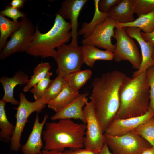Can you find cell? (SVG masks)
Returning a JSON list of instances; mask_svg holds the SVG:
<instances>
[{
	"label": "cell",
	"instance_id": "obj_4",
	"mask_svg": "<svg viewBox=\"0 0 154 154\" xmlns=\"http://www.w3.org/2000/svg\"><path fill=\"white\" fill-rule=\"evenodd\" d=\"M71 30L70 23L56 13L54 24L47 32L41 33L38 24L35 27L33 39L25 52L35 57L54 58L56 52L55 48L70 41L72 38Z\"/></svg>",
	"mask_w": 154,
	"mask_h": 154
},
{
	"label": "cell",
	"instance_id": "obj_37",
	"mask_svg": "<svg viewBox=\"0 0 154 154\" xmlns=\"http://www.w3.org/2000/svg\"><path fill=\"white\" fill-rule=\"evenodd\" d=\"M109 149L108 145L105 142L99 151L98 154H112L110 152Z\"/></svg>",
	"mask_w": 154,
	"mask_h": 154
},
{
	"label": "cell",
	"instance_id": "obj_33",
	"mask_svg": "<svg viewBox=\"0 0 154 154\" xmlns=\"http://www.w3.org/2000/svg\"><path fill=\"white\" fill-rule=\"evenodd\" d=\"M122 0H101L98 3L99 10L102 12L107 13L112 7L119 3Z\"/></svg>",
	"mask_w": 154,
	"mask_h": 154
},
{
	"label": "cell",
	"instance_id": "obj_35",
	"mask_svg": "<svg viewBox=\"0 0 154 154\" xmlns=\"http://www.w3.org/2000/svg\"><path fill=\"white\" fill-rule=\"evenodd\" d=\"M26 1L25 0H12L10 3L11 6L18 9L22 8Z\"/></svg>",
	"mask_w": 154,
	"mask_h": 154
},
{
	"label": "cell",
	"instance_id": "obj_15",
	"mask_svg": "<svg viewBox=\"0 0 154 154\" xmlns=\"http://www.w3.org/2000/svg\"><path fill=\"white\" fill-rule=\"evenodd\" d=\"M48 117V115L45 114L42 121L40 122L38 114H37L31 131L26 142L21 147L23 154H42L43 129Z\"/></svg>",
	"mask_w": 154,
	"mask_h": 154
},
{
	"label": "cell",
	"instance_id": "obj_24",
	"mask_svg": "<svg viewBox=\"0 0 154 154\" xmlns=\"http://www.w3.org/2000/svg\"><path fill=\"white\" fill-rule=\"evenodd\" d=\"M20 22H15L0 14V52L5 46L8 38L19 27Z\"/></svg>",
	"mask_w": 154,
	"mask_h": 154
},
{
	"label": "cell",
	"instance_id": "obj_19",
	"mask_svg": "<svg viewBox=\"0 0 154 154\" xmlns=\"http://www.w3.org/2000/svg\"><path fill=\"white\" fill-rule=\"evenodd\" d=\"M80 94L78 90L67 83L58 95L48 104V106L58 112L72 102Z\"/></svg>",
	"mask_w": 154,
	"mask_h": 154
},
{
	"label": "cell",
	"instance_id": "obj_16",
	"mask_svg": "<svg viewBox=\"0 0 154 154\" xmlns=\"http://www.w3.org/2000/svg\"><path fill=\"white\" fill-rule=\"evenodd\" d=\"M29 80L28 75L22 71L15 73L12 77L3 76L0 79V82L3 87L4 94L2 99L3 101L13 105L18 106L19 101L13 96L14 88L17 86H25Z\"/></svg>",
	"mask_w": 154,
	"mask_h": 154
},
{
	"label": "cell",
	"instance_id": "obj_1",
	"mask_svg": "<svg viewBox=\"0 0 154 154\" xmlns=\"http://www.w3.org/2000/svg\"><path fill=\"white\" fill-rule=\"evenodd\" d=\"M127 77L124 73L115 70L104 73L92 81L91 101L104 133L119 110V90Z\"/></svg>",
	"mask_w": 154,
	"mask_h": 154
},
{
	"label": "cell",
	"instance_id": "obj_27",
	"mask_svg": "<svg viewBox=\"0 0 154 154\" xmlns=\"http://www.w3.org/2000/svg\"><path fill=\"white\" fill-rule=\"evenodd\" d=\"M92 74V71L89 69L74 72L67 77V82L72 88L78 90L90 78Z\"/></svg>",
	"mask_w": 154,
	"mask_h": 154
},
{
	"label": "cell",
	"instance_id": "obj_29",
	"mask_svg": "<svg viewBox=\"0 0 154 154\" xmlns=\"http://www.w3.org/2000/svg\"><path fill=\"white\" fill-rule=\"evenodd\" d=\"M134 13L138 17L154 11V0H131Z\"/></svg>",
	"mask_w": 154,
	"mask_h": 154
},
{
	"label": "cell",
	"instance_id": "obj_38",
	"mask_svg": "<svg viewBox=\"0 0 154 154\" xmlns=\"http://www.w3.org/2000/svg\"><path fill=\"white\" fill-rule=\"evenodd\" d=\"M62 152L53 150H43L42 151V154H62Z\"/></svg>",
	"mask_w": 154,
	"mask_h": 154
},
{
	"label": "cell",
	"instance_id": "obj_12",
	"mask_svg": "<svg viewBox=\"0 0 154 154\" xmlns=\"http://www.w3.org/2000/svg\"><path fill=\"white\" fill-rule=\"evenodd\" d=\"M88 1L87 0H65L61 3L58 13L65 19L70 21L72 40L70 44L71 45H78V19L82 8Z\"/></svg>",
	"mask_w": 154,
	"mask_h": 154
},
{
	"label": "cell",
	"instance_id": "obj_28",
	"mask_svg": "<svg viewBox=\"0 0 154 154\" xmlns=\"http://www.w3.org/2000/svg\"><path fill=\"white\" fill-rule=\"evenodd\" d=\"M132 131L143 137L154 147V116Z\"/></svg>",
	"mask_w": 154,
	"mask_h": 154
},
{
	"label": "cell",
	"instance_id": "obj_2",
	"mask_svg": "<svg viewBox=\"0 0 154 154\" xmlns=\"http://www.w3.org/2000/svg\"><path fill=\"white\" fill-rule=\"evenodd\" d=\"M149 94L146 71L134 77L127 76L120 88V106L114 119L145 114L149 109Z\"/></svg>",
	"mask_w": 154,
	"mask_h": 154
},
{
	"label": "cell",
	"instance_id": "obj_8",
	"mask_svg": "<svg viewBox=\"0 0 154 154\" xmlns=\"http://www.w3.org/2000/svg\"><path fill=\"white\" fill-rule=\"evenodd\" d=\"M116 28L114 38L116 42L113 52L114 60L116 62L127 60L133 68L138 70L142 58L136 44L128 35L124 28Z\"/></svg>",
	"mask_w": 154,
	"mask_h": 154
},
{
	"label": "cell",
	"instance_id": "obj_9",
	"mask_svg": "<svg viewBox=\"0 0 154 154\" xmlns=\"http://www.w3.org/2000/svg\"><path fill=\"white\" fill-rule=\"evenodd\" d=\"M54 58L58 65L56 73L66 79L70 74L80 70L84 63L82 47L78 45L62 46L57 48Z\"/></svg>",
	"mask_w": 154,
	"mask_h": 154
},
{
	"label": "cell",
	"instance_id": "obj_7",
	"mask_svg": "<svg viewBox=\"0 0 154 154\" xmlns=\"http://www.w3.org/2000/svg\"><path fill=\"white\" fill-rule=\"evenodd\" d=\"M104 134L105 142L114 154H141L152 147L146 140L132 131L120 136Z\"/></svg>",
	"mask_w": 154,
	"mask_h": 154
},
{
	"label": "cell",
	"instance_id": "obj_21",
	"mask_svg": "<svg viewBox=\"0 0 154 154\" xmlns=\"http://www.w3.org/2000/svg\"><path fill=\"white\" fill-rule=\"evenodd\" d=\"M117 23L116 28L132 27L138 28L146 33L154 31V11L141 15L133 22L126 23Z\"/></svg>",
	"mask_w": 154,
	"mask_h": 154
},
{
	"label": "cell",
	"instance_id": "obj_36",
	"mask_svg": "<svg viewBox=\"0 0 154 154\" xmlns=\"http://www.w3.org/2000/svg\"><path fill=\"white\" fill-rule=\"evenodd\" d=\"M141 34L143 38L146 41L151 42L154 46V31L149 33H146L141 32Z\"/></svg>",
	"mask_w": 154,
	"mask_h": 154
},
{
	"label": "cell",
	"instance_id": "obj_31",
	"mask_svg": "<svg viewBox=\"0 0 154 154\" xmlns=\"http://www.w3.org/2000/svg\"><path fill=\"white\" fill-rule=\"evenodd\" d=\"M146 75L150 88L149 108L154 111V65L147 69Z\"/></svg>",
	"mask_w": 154,
	"mask_h": 154
},
{
	"label": "cell",
	"instance_id": "obj_10",
	"mask_svg": "<svg viewBox=\"0 0 154 154\" xmlns=\"http://www.w3.org/2000/svg\"><path fill=\"white\" fill-rule=\"evenodd\" d=\"M83 113L86 125L84 146L85 148L99 151L105 143L104 133L102 132L91 101L84 107Z\"/></svg>",
	"mask_w": 154,
	"mask_h": 154
},
{
	"label": "cell",
	"instance_id": "obj_25",
	"mask_svg": "<svg viewBox=\"0 0 154 154\" xmlns=\"http://www.w3.org/2000/svg\"><path fill=\"white\" fill-rule=\"evenodd\" d=\"M67 83L66 78L61 74L57 75L54 80H52L42 97L44 103L48 104L54 98Z\"/></svg>",
	"mask_w": 154,
	"mask_h": 154
},
{
	"label": "cell",
	"instance_id": "obj_39",
	"mask_svg": "<svg viewBox=\"0 0 154 154\" xmlns=\"http://www.w3.org/2000/svg\"><path fill=\"white\" fill-rule=\"evenodd\" d=\"M141 154H154V147L152 146L145 149Z\"/></svg>",
	"mask_w": 154,
	"mask_h": 154
},
{
	"label": "cell",
	"instance_id": "obj_6",
	"mask_svg": "<svg viewBox=\"0 0 154 154\" xmlns=\"http://www.w3.org/2000/svg\"><path fill=\"white\" fill-rule=\"evenodd\" d=\"M19 27L10 36L0 53V59H6L12 54L26 52L33 39L35 27L27 16L21 18Z\"/></svg>",
	"mask_w": 154,
	"mask_h": 154
},
{
	"label": "cell",
	"instance_id": "obj_34",
	"mask_svg": "<svg viewBox=\"0 0 154 154\" xmlns=\"http://www.w3.org/2000/svg\"><path fill=\"white\" fill-rule=\"evenodd\" d=\"M99 151L89 149L80 148L66 150L62 152V154H98Z\"/></svg>",
	"mask_w": 154,
	"mask_h": 154
},
{
	"label": "cell",
	"instance_id": "obj_20",
	"mask_svg": "<svg viewBox=\"0 0 154 154\" xmlns=\"http://www.w3.org/2000/svg\"><path fill=\"white\" fill-rule=\"evenodd\" d=\"M84 63L91 68L97 60L112 61L114 59L113 52L107 50H102L92 45L82 46Z\"/></svg>",
	"mask_w": 154,
	"mask_h": 154
},
{
	"label": "cell",
	"instance_id": "obj_32",
	"mask_svg": "<svg viewBox=\"0 0 154 154\" xmlns=\"http://www.w3.org/2000/svg\"><path fill=\"white\" fill-rule=\"evenodd\" d=\"M0 14L5 17L11 18L15 22H18L19 18L27 16V15L24 12L20 11L19 9L14 8L11 6H7L1 11Z\"/></svg>",
	"mask_w": 154,
	"mask_h": 154
},
{
	"label": "cell",
	"instance_id": "obj_40",
	"mask_svg": "<svg viewBox=\"0 0 154 154\" xmlns=\"http://www.w3.org/2000/svg\"><path fill=\"white\" fill-rule=\"evenodd\" d=\"M152 58V59L153 60V61L154 62V49L153 50V52Z\"/></svg>",
	"mask_w": 154,
	"mask_h": 154
},
{
	"label": "cell",
	"instance_id": "obj_17",
	"mask_svg": "<svg viewBox=\"0 0 154 154\" xmlns=\"http://www.w3.org/2000/svg\"><path fill=\"white\" fill-rule=\"evenodd\" d=\"M88 102L85 95L80 94L72 102L51 116L50 119L53 121L62 119H78L85 123L83 109Z\"/></svg>",
	"mask_w": 154,
	"mask_h": 154
},
{
	"label": "cell",
	"instance_id": "obj_13",
	"mask_svg": "<svg viewBox=\"0 0 154 154\" xmlns=\"http://www.w3.org/2000/svg\"><path fill=\"white\" fill-rule=\"evenodd\" d=\"M154 116V111L151 108L144 115L125 119H115L105 133L113 136H120L132 131L140 125L149 120Z\"/></svg>",
	"mask_w": 154,
	"mask_h": 154
},
{
	"label": "cell",
	"instance_id": "obj_3",
	"mask_svg": "<svg viewBox=\"0 0 154 154\" xmlns=\"http://www.w3.org/2000/svg\"><path fill=\"white\" fill-rule=\"evenodd\" d=\"M86 130L85 123H78L71 119L47 122L42 133L44 150L62 152L65 148H82Z\"/></svg>",
	"mask_w": 154,
	"mask_h": 154
},
{
	"label": "cell",
	"instance_id": "obj_22",
	"mask_svg": "<svg viewBox=\"0 0 154 154\" xmlns=\"http://www.w3.org/2000/svg\"><path fill=\"white\" fill-rule=\"evenodd\" d=\"M99 0H94L95 11L93 17L89 23L84 22L81 25V28L78 31V35L83 36L84 38L89 35L94 28L104 20L108 15V13L101 11L98 8Z\"/></svg>",
	"mask_w": 154,
	"mask_h": 154
},
{
	"label": "cell",
	"instance_id": "obj_11",
	"mask_svg": "<svg viewBox=\"0 0 154 154\" xmlns=\"http://www.w3.org/2000/svg\"><path fill=\"white\" fill-rule=\"evenodd\" d=\"M116 24V22L108 15L94 28L89 35L82 39V43L83 45H93L114 52L115 44H112L111 38H114V29Z\"/></svg>",
	"mask_w": 154,
	"mask_h": 154
},
{
	"label": "cell",
	"instance_id": "obj_18",
	"mask_svg": "<svg viewBox=\"0 0 154 154\" xmlns=\"http://www.w3.org/2000/svg\"><path fill=\"white\" fill-rule=\"evenodd\" d=\"M108 15L116 22L126 23L134 21V13L131 0H122L119 4L112 7Z\"/></svg>",
	"mask_w": 154,
	"mask_h": 154
},
{
	"label": "cell",
	"instance_id": "obj_5",
	"mask_svg": "<svg viewBox=\"0 0 154 154\" xmlns=\"http://www.w3.org/2000/svg\"><path fill=\"white\" fill-rule=\"evenodd\" d=\"M19 96V104L17 108H14L17 111L15 116L16 123L15 131L10 142V149L16 152L18 151L21 146V135L26 124L28 121L29 117L33 112L40 113L46 105L42 99L33 102L29 101L23 92L20 93Z\"/></svg>",
	"mask_w": 154,
	"mask_h": 154
},
{
	"label": "cell",
	"instance_id": "obj_26",
	"mask_svg": "<svg viewBox=\"0 0 154 154\" xmlns=\"http://www.w3.org/2000/svg\"><path fill=\"white\" fill-rule=\"evenodd\" d=\"M51 66L50 63L41 62L38 64L35 68L33 74L29 79L27 84L23 89L24 92H26L44 79L50 72Z\"/></svg>",
	"mask_w": 154,
	"mask_h": 154
},
{
	"label": "cell",
	"instance_id": "obj_30",
	"mask_svg": "<svg viewBox=\"0 0 154 154\" xmlns=\"http://www.w3.org/2000/svg\"><path fill=\"white\" fill-rule=\"evenodd\" d=\"M52 74V72H49L44 79L30 89V92L32 94L35 100L41 99L42 95L52 81L50 77Z\"/></svg>",
	"mask_w": 154,
	"mask_h": 154
},
{
	"label": "cell",
	"instance_id": "obj_14",
	"mask_svg": "<svg viewBox=\"0 0 154 154\" xmlns=\"http://www.w3.org/2000/svg\"><path fill=\"white\" fill-rule=\"evenodd\" d=\"M124 28L128 35L137 42L141 50L142 62L139 69L133 72L132 77H134L146 71L149 67L154 65L152 58L154 46L151 42L146 41L143 38L141 34V29L132 27Z\"/></svg>",
	"mask_w": 154,
	"mask_h": 154
},
{
	"label": "cell",
	"instance_id": "obj_23",
	"mask_svg": "<svg viewBox=\"0 0 154 154\" xmlns=\"http://www.w3.org/2000/svg\"><path fill=\"white\" fill-rule=\"evenodd\" d=\"M6 103L0 101V140L9 143L14 132L15 126L10 123L7 117L5 109Z\"/></svg>",
	"mask_w": 154,
	"mask_h": 154
}]
</instances>
